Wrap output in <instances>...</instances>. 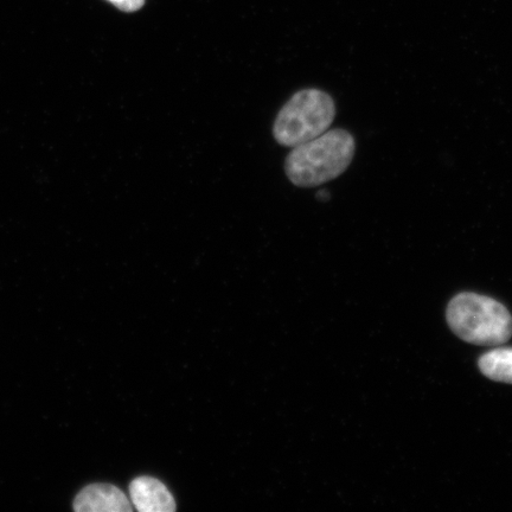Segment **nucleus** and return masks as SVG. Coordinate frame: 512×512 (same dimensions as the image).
<instances>
[{"label": "nucleus", "mask_w": 512, "mask_h": 512, "mask_svg": "<svg viewBox=\"0 0 512 512\" xmlns=\"http://www.w3.org/2000/svg\"><path fill=\"white\" fill-rule=\"evenodd\" d=\"M354 137L345 130L326 131L310 142L293 147L285 162L290 181L300 188H315L347 170L354 159Z\"/></svg>", "instance_id": "f257e3e1"}, {"label": "nucleus", "mask_w": 512, "mask_h": 512, "mask_svg": "<svg viewBox=\"0 0 512 512\" xmlns=\"http://www.w3.org/2000/svg\"><path fill=\"white\" fill-rule=\"evenodd\" d=\"M447 322L460 339L483 347H498L512 336V317L507 307L475 293H462L451 300Z\"/></svg>", "instance_id": "f03ea898"}, {"label": "nucleus", "mask_w": 512, "mask_h": 512, "mask_svg": "<svg viewBox=\"0 0 512 512\" xmlns=\"http://www.w3.org/2000/svg\"><path fill=\"white\" fill-rule=\"evenodd\" d=\"M336 115L334 100L319 89H303L281 108L273 136L280 145L296 147L329 131Z\"/></svg>", "instance_id": "7ed1b4c3"}, {"label": "nucleus", "mask_w": 512, "mask_h": 512, "mask_svg": "<svg viewBox=\"0 0 512 512\" xmlns=\"http://www.w3.org/2000/svg\"><path fill=\"white\" fill-rule=\"evenodd\" d=\"M73 508L78 512H131L130 499L117 486L91 484L79 492Z\"/></svg>", "instance_id": "20e7f679"}, {"label": "nucleus", "mask_w": 512, "mask_h": 512, "mask_svg": "<svg viewBox=\"0 0 512 512\" xmlns=\"http://www.w3.org/2000/svg\"><path fill=\"white\" fill-rule=\"evenodd\" d=\"M131 501L140 512H172L176 510L174 496L158 479L138 477L130 485Z\"/></svg>", "instance_id": "39448f33"}, {"label": "nucleus", "mask_w": 512, "mask_h": 512, "mask_svg": "<svg viewBox=\"0 0 512 512\" xmlns=\"http://www.w3.org/2000/svg\"><path fill=\"white\" fill-rule=\"evenodd\" d=\"M482 374L496 382L512 384V348H497L479 358Z\"/></svg>", "instance_id": "423d86ee"}, {"label": "nucleus", "mask_w": 512, "mask_h": 512, "mask_svg": "<svg viewBox=\"0 0 512 512\" xmlns=\"http://www.w3.org/2000/svg\"><path fill=\"white\" fill-rule=\"evenodd\" d=\"M121 11L134 12L143 8L145 0H108Z\"/></svg>", "instance_id": "0eeeda50"}, {"label": "nucleus", "mask_w": 512, "mask_h": 512, "mask_svg": "<svg viewBox=\"0 0 512 512\" xmlns=\"http://www.w3.org/2000/svg\"><path fill=\"white\" fill-rule=\"evenodd\" d=\"M318 198H320L322 201H326L329 198V194L326 191L319 192Z\"/></svg>", "instance_id": "6e6552de"}]
</instances>
